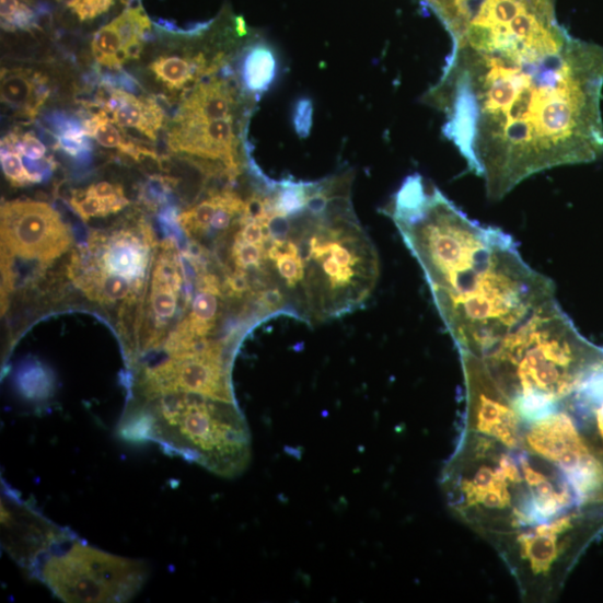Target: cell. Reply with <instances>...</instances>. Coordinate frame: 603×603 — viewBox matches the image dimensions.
Segmentation results:
<instances>
[{
	"instance_id": "6da1fadb",
	"label": "cell",
	"mask_w": 603,
	"mask_h": 603,
	"mask_svg": "<svg viewBox=\"0 0 603 603\" xmlns=\"http://www.w3.org/2000/svg\"><path fill=\"white\" fill-rule=\"evenodd\" d=\"M426 95L472 173L501 200L538 173L603 155V47L527 4L509 23L472 20Z\"/></svg>"
},
{
	"instance_id": "ba28073f",
	"label": "cell",
	"mask_w": 603,
	"mask_h": 603,
	"mask_svg": "<svg viewBox=\"0 0 603 603\" xmlns=\"http://www.w3.org/2000/svg\"><path fill=\"white\" fill-rule=\"evenodd\" d=\"M149 243L131 231L107 237L95 233L89 247L76 254L71 278L86 294L103 278L116 277L131 282L139 291L148 266Z\"/></svg>"
},
{
	"instance_id": "9a60e30c",
	"label": "cell",
	"mask_w": 603,
	"mask_h": 603,
	"mask_svg": "<svg viewBox=\"0 0 603 603\" xmlns=\"http://www.w3.org/2000/svg\"><path fill=\"white\" fill-rule=\"evenodd\" d=\"M280 71L277 51L264 42L248 46L243 53L240 76L246 92L255 98L267 92Z\"/></svg>"
},
{
	"instance_id": "e0dca14e",
	"label": "cell",
	"mask_w": 603,
	"mask_h": 603,
	"mask_svg": "<svg viewBox=\"0 0 603 603\" xmlns=\"http://www.w3.org/2000/svg\"><path fill=\"white\" fill-rule=\"evenodd\" d=\"M112 24L123 39L127 61L138 58L144 35L150 30V21L147 15L140 9H130Z\"/></svg>"
},
{
	"instance_id": "f1b7e54d",
	"label": "cell",
	"mask_w": 603,
	"mask_h": 603,
	"mask_svg": "<svg viewBox=\"0 0 603 603\" xmlns=\"http://www.w3.org/2000/svg\"><path fill=\"white\" fill-rule=\"evenodd\" d=\"M227 286L229 293L235 297H241L251 290L247 274L241 269H237L236 272L229 277Z\"/></svg>"
},
{
	"instance_id": "8fae6325",
	"label": "cell",
	"mask_w": 603,
	"mask_h": 603,
	"mask_svg": "<svg viewBox=\"0 0 603 603\" xmlns=\"http://www.w3.org/2000/svg\"><path fill=\"white\" fill-rule=\"evenodd\" d=\"M239 105L236 88L227 79L212 77L193 89L182 103L175 124L235 118Z\"/></svg>"
},
{
	"instance_id": "7402d4cb",
	"label": "cell",
	"mask_w": 603,
	"mask_h": 603,
	"mask_svg": "<svg viewBox=\"0 0 603 603\" xmlns=\"http://www.w3.org/2000/svg\"><path fill=\"white\" fill-rule=\"evenodd\" d=\"M21 155L15 150L2 149V167L7 178L19 187L39 183L42 179L27 171Z\"/></svg>"
},
{
	"instance_id": "83f0119b",
	"label": "cell",
	"mask_w": 603,
	"mask_h": 603,
	"mask_svg": "<svg viewBox=\"0 0 603 603\" xmlns=\"http://www.w3.org/2000/svg\"><path fill=\"white\" fill-rule=\"evenodd\" d=\"M3 28L8 31H15L16 28L32 30L35 26V19L32 10L24 4H21L19 11L11 20L10 23L2 24Z\"/></svg>"
},
{
	"instance_id": "d6986e66",
	"label": "cell",
	"mask_w": 603,
	"mask_h": 603,
	"mask_svg": "<svg viewBox=\"0 0 603 603\" xmlns=\"http://www.w3.org/2000/svg\"><path fill=\"white\" fill-rule=\"evenodd\" d=\"M217 314V294L201 290L194 301L190 316L186 318L192 333L198 338H206L216 323Z\"/></svg>"
},
{
	"instance_id": "3957f363",
	"label": "cell",
	"mask_w": 603,
	"mask_h": 603,
	"mask_svg": "<svg viewBox=\"0 0 603 603\" xmlns=\"http://www.w3.org/2000/svg\"><path fill=\"white\" fill-rule=\"evenodd\" d=\"M479 358L507 396L559 402L603 360V348L587 340L554 299Z\"/></svg>"
},
{
	"instance_id": "277c9868",
	"label": "cell",
	"mask_w": 603,
	"mask_h": 603,
	"mask_svg": "<svg viewBox=\"0 0 603 603\" xmlns=\"http://www.w3.org/2000/svg\"><path fill=\"white\" fill-rule=\"evenodd\" d=\"M288 234L303 265L306 297L317 313L335 315L370 295L378 259L351 204L337 202L323 213L305 208L291 217Z\"/></svg>"
},
{
	"instance_id": "4fadbf2b",
	"label": "cell",
	"mask_w": 603,
	"mask_h": 603,
	"mask_svg": "<svg viewBox=\"0 0 603 603\" xmlns=\"http://www.w3.org/2000/svg\"><path fill=\"white\" fill-rule=\"evenodd\" d=\"M225 58V55H222L209 60L202 53L190 59L162 57L150 66V70L164 86L172 92H178L196 86L200 79L221 68Z\"/></svg>"
},
{
	"instance_id": "ffe728a7",
	"label": "cell",
	"mask_w": 603,
	"mask_h": 603,
	"mask_svg": "<svg viewBox=\"0 0 603 603\" xmlns=\"http://www.w3.org/2000/svg\"><path fill=\"white\" fill-rule=\"evenodd\" d=\"M222 193L213 194L189 210L184 211L178 221L188 235L200 234L210 229L211 221L219 205Z\"/></svg>"
},
{
	"instance_id": "484cf974",
	"label": "cell",
	"mask_w": 603,
	"mask_h": 603,
	"mask_svg": "<svg viewBox=\"0 0 603 603\" xmlns=\"http://www.w3.org/2000/svg\"><path fill=\"white\" fill-rule=\"evenodd\" d=\"M313 104L309 98H301L294 108L293 125L300 137L306 138L312 128Z\"/></svg>"
},
{
	"instance_id": "44dd1931",
	"label": "cell",
	"mask_w": 603,
	"mask_h": 603,
	"mask_svg": "<svg viewBox=\"0 0 603 603\" xmlns=\"http://www.w3.org/2000/svg\"><path fill=\"white\" fill-rule=\"evenodd\" d=\"M178 292V290L169 283L153 280L150 301L158 320H170L174 316L177 309Z\"/></svg>"
},
{
	"instance_id": "52a82bcc",
	"label": "cell",
	"mask_w": 603,
	"mask_h": 603,
	"mask_svg": "<svg viewBox=\"0 0 603 603\" xmlns=\"http://www.w3.org/2000/svg\"><path fill=\"white\" fill-rule=\"evenodd\" d=\"M2 245L14 255L49 262L65 254L72 235L49 205L15 200L2 206Z\"/></svg>"
},
{
	"instance_id": "30bf717a",
	"label": "cell",
	"mask_w": 603,
	"mask_h": 603,
	"mask_svg": "<svg viewBox=\"0 0 603 603\" xmlns=\"http://www.w3.org/2000/svg\"><path fill=\"white\" fill-rule=\"evenodd\" d=\"M169 146L175 152L221 162L236 177L241 173V138L235 118L175 124L169 136Z\"/></svg>"
},
{
	"instance_id": "ac0fdd59",
	"label": "cell",
	"mask_w": 603,
	"mask_h": 603,
	"mask_svg": "<svg viewBox=\"0 0 603 603\" xmlns=\"http://www.w3.org/2000/svg\"><path fill=\"white\" fill-rule=\"evenodd\" d=\"M92 50L95 60L108 69H120L127 62L123 39L112 23L96 32Z\"/></svg>"
},
{
	"instance_id": "5bb4252c",
	"label": "cell",
	"mask_w": 603,
	"mask_h": 603,
	"mask_svg": "<svg viewBox=\"0 0 603 603\" xmlns=\"http://www.w3.org/2000/svg\"><path fill=\"white\" fill-rule=\"evenodd\" d=\"M49 94L46 78L24 69L3 70L2 102L23 117L34 118Z\"/></svg>"
},
{
	"instance_id": "2e32d148",
	"label": "cell",
	"mask_w": 603,
	"mask_h": 603,
	"mask_svg": "<svg viewBox=\"0 0 603 603\" xmlns=\"http://www.w3.org/2000/svg\"><path fill=\"white\" fill-rule=\"evenodd\" d=\"M83 127L89 137L94 138L95 141L105 148H117L135 159H139L142 155L155 156L154 153L140 148L125 137L115 124H112V120H109L103 109L86 120Z\"/></svg>"
},
{
	"instance_id": "4316f807",
	"label": "cell",
	"mask_w": 603,
	"mask_h": 603,
	"mask_svg": "<svg viewBox=\"0 0 603 603\" xmlns=\"http://www.w3.org/2000/svg\"><path fill=\"white\" fill-rule=\"evenodd\" d=\"M113 4L114 0H82L73 11L81 21H88L105 13Z\"/></svg>"
},
{
	"instance_id": "f546056e",
	"label": "cell",
	"mask_w": 603,
	"mask_h": 603,
	"mask_svg": "<svg viewBox=\"0 0 603 603\" xmlns=\"http://www.w3.org/2000/svg\"><path fill=\"white\" fill-rule=\"evenodd\" d=\"M21 4L19 0H0V13H2V23H10L19 11Z\"/></svg>"
},
{
	"instance_id": "9c48e42d",
	"label": "cell",
	"mask_w": 603,
	"mask_h": 603,
	"mask_svg": "<svg viewBox=\"0 0 603 603\" xmlns=\"http://www.w3.org/2000/svg\"><path fill=\"white\" fill-rule=\"evenodd\" d=\"M69 532L43 517L3 482L2 545L19 566L32 573L50 547Z\"/></svg>"
},
{
	"instance_id": "4dcf8cb0",
	"label": "cell",
	"mask_w": 603,
	"mask_h": 603,
	"mask_svg": "<svg viewBox=\"0 0 603 603\" xmlns=\"http://www.w3.org/2000/svg\"><path fill=\"white\" fill-rule=\"evenodd\" d=\"M59 2L74 10L82 2V0H59Z\"/></svg>"
},
{
	"instance_id": "603a6c76",
	"label": "cell",
	"mask_w": 603,
	"mask_h": 603,
	"mask_svg": "<svg viewBox=\"0 0 603 603\" xmlns=\"http://www.w3.org/2000/svg\"><path fill=\"white\" fill-rule=\"evenodd\" d=\"M2 149H11L18 151L24 158L33 161L44 159L46 147L32 132L23 136L10 134L2 140Z\"/></svg>"
},
{
	"instance_id": "7a4b0ae2",
	"label": "cell",
	"mask_w": 603,
	"mask_h": 603,
	"mask_svg": "<svg viewBox=\"0 0 603 603\" xmlns=\"http://www.w3.org/2000/svg\"><path fill=\"white\" fill-rule=\"evenodd\" d=\"M421 265L436 306L467 293L490 265L503 231L472 221L420 175L408 177L389 209Z\"/></svg>"
},
{
	"instance_id": "cb8c5ba5",
	"label": "cell",
	"mask_w": 603,
	"mask_h": 603,
	"mask_svg": "<svg viewBox=\"0 0 603 603\" xmlns=\"http://www.w3.org/2000/svg\"><path fill=\"white\" fill-rule=\"evenodd\" d=\"M265 244H252L242 240L239 235L233 248V257L241 270L248 267L259 268L265 263Z\"/></svg>"
},
{
	"instance_id": "8992f818",
	"label": "cell",
	"mask_w": 603,
	"mask_h": 603,
	"mask_svg": "<svg viewBox=\"0 0 603 603\" xmlns=\"http://www.w3.org/2000/svg\"><path fill=\"white\" fill-rule=\"evenodd\" d=\"M32 576L65 602H128L148 580V566L96 549L71 531L42 557Z\"/></svg>"
},
{
	"instance_id": "7c38bea8",
	"label": "cell",
	"mask_w": 603,
	"mask_h": 603,
	"mask_svg": "<svg viewBox=\"0 0 603 603\" xmlns=\"http://www.w3.org/2000/svg\"><path fill=\"white\" fill-rule=\"evenodd\" d=\"M103 112L113 116V123L121 128L140 131L155 140L164 123V113L151 98L137 97L124 90L109 89L100 97Z\"/></svg>"
},
{
	"instance_id": "d4e9b609",
	"label": "cell",
	"mask_w": 603,
	"mask_h": 603,
	"mask_svg": "<svg viewBox=\"0 0 603 603\" xmlns=\"http://www.w3.org/2000/svg\"><path fill=\"white\" fill-rule=\"evenodd\" d=\"M71 206L85 221H89L92 217H103L112 213L103 199L86 192L76 194L71 199Z\"/></svg>"
},
{
	"instance_id": "5b68a950",
	"label": "cell",
	"mask_w": 603,
	"mask_h": 603,
	"mask_svg": "<svg viewBox=\"0 0 603 603\" xmlns=\"http://www.w3.org/2000/svg\"><path fill=\"white\" fill-rule=\"evenodd\" d=\"M554 299V281L526 264L518 243L507 234L475 286L437 309L459 350L483 357Z\"/></svg>"
}]
</instances>
